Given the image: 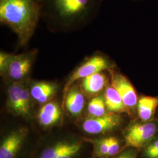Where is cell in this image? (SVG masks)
Returning a JSON list of instances; mask_svg holds the SVG:
<instances>
[{
	"instance_id": "8fae6325",
	"label": "cell",
	"mask_w": 158,
	"mask_h": 158,
	"mask_svg": "<svg viewBox=\"0 0 158 158\" xmlns=\"http://www.w3.org/2000/svg\"><path fill=\"white\" fill-rule=\"evenodd\" d=\"M62 115L61 109L55 102H49L44 104L38 115L40 124L44 127H51L59 121Z\"/></svg>"
},
{
	"instance_id": "ffe728a7",
	"label": "cell",
	"mask_w": 158,
	"mask_h": 158,
	"mask_svg": "<svg viewBox=\"0 0 158 158\" xmlns=\"http://www.w3.org/2000/svg\"><path fill=\"white\" fill-rule=\"evenodd\" d=\"M109 140V150L108 158L113 157L118 155L121 151V145L118 139L114 136L108 137Z\"/></svg>"
},
{
	"instance_id": "5b68a950",
	"label": "cell",
	"mask_w": 158,
	"mask_h": 158,
	"mask_svg": "<svg viewBox=\"0 0 158 158\" xmlns=\"http://www.w3.org/2000/svg\"><path fill=\"white\" fill-rule=\"evenodd\" d=\"M83 147V141L79 139H64L47 145L36 158H77Z\"/></svg>"
},
{
	"instance_id": "7a4b0ae2",
	"label": "cell",
	"mask_w": 158,
	"mask_h": 158,
	"mask_svg": "<svg viewBox=\"0 0 158 158\" xmlns=\"http://www.w3.org/2000/svg\"><path fill=\"white\" fill-rule=\"evenodd\" d=\"M41 17L40 0H0V23L16 35L20 47L28 45Z\"/></svg>"
},
{
	"instance_id": "30bf717a",
	"label": "cell",
	"mask_w": 158,
	"mask_h": 158,
	"mask_svg": "<svg viewBox=\"0 0 158 158\" xmlns=\"http://www.w3.org/2000/svg\"><path fill=\"white\" fill-rule=\"evenodd\" d=\"M73 116H78L83 110L85 106V97L77 85H72L63 100L62 107Z\"/></svg>"
},
{
	"instance_id": "9a60e30c",
	"label": "cell",
	"mask_w": 158,
	"mask_h": 158,
	"mask_svg": "<svg viewBox=\"0 0 158 158\" xmlns=\"http://www.w3.org/2000/svg\"><path fill=\"white\" fill-rule=\"evenodd\" d=\"M23 85L19 82H14L8 89L6 106L8 110L17 116L23 117L21 90Z\"/></svg>"
},
{
	"instance_id": "d6986e66",
	"label": "cell",
	"mask_w": 158,
	"mask_h": 158,
	"mask_svg": "<svg viewBox=\"0 0 158 158\" xmlns=\"http://www.w3.org/2000/svg\"><path fill=\"white\" fill-rule=\"evenodd\" d=\"M31 93L28 89L24 86H22L21 90V107L23 111V117H28L31 113Z\"/></svg>"
},
{
	"instance_id": "3957f363",
	"label": "cell",
	"mask_w": 158,
	"mask_h": 158,
	"mask_svg": "<svg viewBox=\"0 0 158 158\" xmlns=\"http://www.w3.org/2000/svg\"><path fill=\"white\" fill-rule=\"evenodd\" d=\"M113 66L112 62L102 55L96 54L89 57L74 70L68 79L63 90V100L64 98L70 88L77 80L102 72L106 70H109L112 69Z\"/></svg>"
},
{
	"instance_id": "e0dca14e",
	"label": "cell",
	"mask_w": 158,
	"mask_h": 158,
	"mask_svg": "<svg viewBox=\"0 0 158 158\" xmlns=\"http://www.w3.org/2000/svg\"><path fill=\"white\" fill-rule=\"evenodd\" d=\"M87 110L91 117H98L105 115L107 108L104 96L98 95L93 98L89 103Z\"/></svg>"
},
{
	"instance_id": "52a82bcc",
	"label": "cell",
	"mask_w": 158,
	"mask_h": 158,
	"mask_svg": "<svg viewBox=\"0 0 158 158\" xmlns=\"http://www.w3.org/2000/svg\"><path fill=\"white\" fill-rule=\"evenodd\" d=\"M111 74V85L118 91L125 106L131 110L137 106L138 97L130 80L122 74L115 72L113 69L108 70Z\"/></svg>"
},
{
	"instance_id": "ac0fdd59",
	"label": "cell",
	"mask_w": 158,
	"mask_h": 158,
	"mask_svg": "<svg viewBox=\"0 0 158 158\" xmlns=\"http://www.w3.org/2000/svg\"><path fill=\"white\" fill-rule=\"evenodd\" d=\"M94 155L97 158H108L109 150L108 137L104 138L94 142Z\"/></svg>"
},
{
	"instance_id": "5bb4252c",
	"label": "cell",
	"mask_w": 158,
	"mask_h": 158,
	"mask_svg": "<svg viewBox=\"0 0 158 158\" xmlns=\"http://www.w3.org/2000/svg\"><path fill=\"white\" fill-rule=\"evenodd\" d=\"M104 100L108 111L111 113H127L130 114V111L125 106L118 91L112 85L106 88L104 94Z\"/></svg>"
},
{
	"instance_id": "603a6c76",
	"label": "cell",
	"mask_w": 158,
	"mask_h": 158,
	"mask_svg": "<svg viewBox=\"0 0 158 158\" xmlns=\"http://www.w3.org/2000/svg\"><path fill=\"white\" fill-rule=\"evenodd\" d=\"M115 158H136V152L133 149H128L120 153Z\"/></svg>"
},
{
	"instance_id": "2e32d148",
	"label": "cell",
	"mask_w": 158,
	"mask_h": 158,
	"mask_svg": "<svg viewBox=\"0 0 158 158\" xmlns=\"http://www.w3.org/2000/svg\"><path fill=\"white\" fill-rule=\"evenodd\" d=\"M158 106V98L150 96L142 97L137 104L138 115L143 122H148L152 118Z\"/></svg>"
},
{
	"instance_id": "44dd1931",
	"label": "cell",
	"mask_w": 158,
	"mask_h": 158,
	"mask_svg": "<svg viewBox=\"0 0 158 158\" xmlns=\"http://www.w3.org/2000/svg\"><path fill=\"white\" fill-rule=\"evenodd\" d=\"M144 155L147 158H158V139L150 142L145 146Z\"/></svg>"
},
{
	"instance_id": "7c38bea8",
	"label": "cell",
	"mask_w": 158,
	"mask_h": 158,
	"mask_svg": "<svg viewBox=\"0 0 158 158\" xmlns=\"http://www.w3.org/2000/svg\"><path fill=\"white\" fill-rule=\"evenodd\" d=\"M81 80V89L89 96L98 94L105 87L107 78L102 72L85 77Z\"/></svg>"
},
{
	"instance_id": "6da1fadb",
	"label": "cell",
	"mask_w": 158,
	"mask_h": 158,
	"mask_svg": "<svg viewBox=\"0 0 158 158\" xmlns=\"http://www.w3.org/2000/svg\"><path fill=\"white\" fill-rule=\"evenodd\" d=\"M103 0H40L42 17L53 33L81 29L96 18Z\"/></svg>"
},
{
	"instance_id": "277c9868",
	"label": "cell",
	"mask_w": 158,
	"mask_h": 158,
	"mask_svg": "<svg viewBox=\"0 0 158 158\" xmlns=\"http://www.w3.org/2000/svg\"><path fill=\"white\" fill-rule=\"evenodd\" d=\"M38 51L36 49L18 55H13L10 60L2 76L19 82L30 73Z\"/></svg>"
},
{
	"instance_id": "9c48e42d",
	"label": "cell",
	"mask_w": 158,
	"mask_h": 158,
	"mask_svg": "<svg viewBox=\"0 0 158 158\" xmlns=\"http://www.w3.org/2000/svg\"><path fill=\"white\" fill-rule=\"evenodd\" d=\"M28 134V128L23 127L6 135L1 142L0 158H16Z\"/></svg>"
},
{
	"instance_id": "4fadbf2b",
	"label": "cell",
	"mask_w": 158,
	"mask_h": 158,
	"mask_svg": "<svg viewBox=\"0 0 158 158\" xmlns=\"http://www.w3.org/2000/svg\"><path fill=\"white\" fill-rule=\"evenodd\" d=\"M57 91V85L52 82L39 81L32 86L30 93L32 97L40 103H46L52 98Z\"/></svg>"
},
{
	"instance_id": "7402d4cb",
	"label": "cell",
	"mask_w": 158,
	"mask_h": 158,
	"mask_svg": "<svg viewBox=\"0 0 158 158\" xmlns=\"http://www.w3.org/2000/svg\"><path fill=\"white\" fill-rule=\"evenodd\" d=\"M12 54L7 53L4 51L0 52V74L2 76L6 71V68L10 62Z\"/></svg>"
},
{
	"instance_id": "ba28073f",
	"label": "cell",
	"mask_w": 158,
	"mask_h": 158,
	"mask_svg": "<svg viewBox=\"0 0 158 158\" xmlns=\"http://www.w3.org/2000/svg\"><path fill=\"white\" fill-rule=\"evenodd\" d=\"M121 122V118L118 114L110 112L101 117L85 119L83 129L87 134H99L116 128Z\"/></svg>"
},
{
	"instance_id": "8992f818",
	"label": "cell",
	"mask_w": 158,
	"mask_h": 158,
	"mask_svg": "<svg viewBox=\"0 0 158 158\" xmlns=\"http://www.w3.org/2000/svg\"><path fill=\"white\" fill-rule=\"evenodd\" d=\"M158 127L154 122H143L131 125L125 135L127 147L141 148L152 141L157 132Z\"/></svg>"
}]
</instances>
